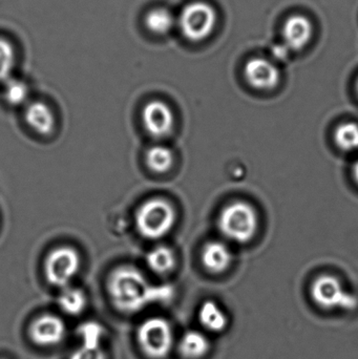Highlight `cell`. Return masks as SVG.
Returning <instances> with one entry per match:
<instances>
[{"label":"cell","instance_id":"obj_12","mask_svg":"<svg viewBox=\"0 0 358 359\" xmlns=\"http://www.w3.org/2000/svg\"><path fill=\"white\" fill-rule=\"evenodd\" d=\"M312 36V25L301 15L289 17L284 25V46L290 50H300L308 43Z\"/></svg>","mask_w":358,"mask_h":359},{"label":"cell","instance_id":"obj_16","mask_svg":"<svg viewBox=\"0 0 358 359\" xmlns=\"http://www.w3.org/2000/svg\"><path fill=\"white\" fill-rule=\"evenodd\" d=\"M210 343L199 331H188L180 341V352L187 359H200L209 351Z\"/></svg>","mask_w":358,"mask_h":359},{"label":"cell","instance_id":"obj_11","mask_svg":"<svg viewBox=\"0 0 358 359\" xmlns=\"http://www.w3.org/2000/svg\"><path fill=\"white\" fill-rule=\"evenodd\" d=\"M201 261L204 268L212 274H221L230 268L233 253L228 245L221 241H212L202 249Z\"/></svg>","mask_w":358,"mask_h":359},{"label":"cell","instance_id":"obj_4","mask_svg":"<svg viewBox=\"0 0 358 359\" xmlns=\"http://www.w3.org/2000/svg\"><path fill=\"white\" fill-rule=\"evenodd\" d=\"M310 295L315 305L324 310L353 311L358 307L357 295L349 292L338 278L330 274L315 278L310 287Z\"/></svg>","mask_w":358,"mask_h":359},{"label":"cell","instance_id":"obj_20","mask_svg":"<svg viewBox=\"0 0 358 359\" xmlns=\"http://www.w3.org/2000/svg\"><path fill=\"white\" fill-rule=\"evenodd\" d=\"M334 140L338 149L347 153L358 151V124L346 122L336 128Z\"/></svg>","mask_w":358,"mask_h":359},{"label":"cell","instance_id":"obj_24","mask_svg":"<svg viewBox=\"0 0 358 359\" xmlns=\"http://www.w3.org/2000/svg\"><path fill=\"white\" fill-rule=\"evenodd\" d=\"M69 359H105V354L101 348L90 349L81 347L76 350Z\"/></svg>","mask_w":358,"mask_h":359},{"label":"cell","instance_id":"obj_9","mask_svg":"<svg viewBox=\"0 0 358 359\" xmlns=\"http://www.w3.org/2000/svg\"><path fill=\"white\" fill-rule=\"evenodd\" d=\"M65 324L58 316L46 314L36 318L29 328V337L34 343L50 347L60 343L65 337Z\"/></svg>","mask_w":358,"mask_h":359},{"label":"cell","instance_id":"obj_1","mask_svg":"<svg viewBox=\"0 0 358 359\" xmlns=\"http://www.w3.org/2000/svg\"><path fill=\"white\" fill-rule=\"evenodd\" d=\"M109 295L120 311L134 313L155 302H164L172 297L170 287H153L144 274L134 266L116 268L109 278Z\"/></svg>","mask_w":358,"mask_h":359},{"label":"cell","instance_id":"obj_15","mask_svg":"<svg viewBox=\"0 0 358 359\" xmlns=\"http://www.w3.org/2000/svg\"><path fill=\"white\" fill-rule=\"evenodd\" d=\"M199 320L210 332H222L226 329L228 318L222 308L214 301H206L199 310Z\"/></svg>","mask_w":358,"mask_h":359},{"label":"cell","instance_id":"obj_18","mask_svg":"<svg viewBox=\"0 0 358 359\" xmlns=\"http://www.w3.org/2000/svg\"><path fill=\"white\" fill-rule=\"evenodd\" d=\"M61 310L69 316H79L85 309L88 299L81 289L76 287H65L58 297Z\"/></svg>","mask_w":358,"mask_h":359},{"label":"cell","instance_id":"obj_6","mask_svg":"<svg viewBox=\"0 0 358 359\" xmlns=\"http://www.w3.org/2000/svg\"><path fill=\"white\" fill-rule=\"evenodd\" d=\"M81 267L79 253L73 247L60 246L50 251L44 262L46 278L57 288L69 287Z\"/></svg>","mask_w":358,"mask_h":359},{"label":"cell","instance_id":"obj_23","mask_svg":"<svg viewBox=\"0 0 358 359\" xmlns=\"http://www.w3.org/2000/svg\"><path fill=\"white\" fill-rule=\"evenodd\" d=\"M14 65V48L8 40L0 38V82L10 79Z\"/></svg>","mask_w":358,"mask_h":359},{"label":"cell","instance_id":"obj_5","mask_svg":"<svg viewBox=\"0 0 358 359\" xmlns=\"http://www.w3.org/2000/svg\"><path fill=\"white\" fill-rule=\"evenodd\" d=\"M216 23V13L210 4L191 2L181 11L178 19L183 35L189 41L200 42L209 37Z\"/></svg>","mask_w":358,"mask_h":359},{"label":"cell","instance_id":"obj_25","mask_svg":"<svg viewBox=\"0 0 358 359\" xmlns=\"http://www.w3.org/2000/svg\"><path fill=\"white\" fill-rule=\"evenodd\" d=\"M288 48L285 46H275V55L280 58H285L286 55L288 53Z\"/></svg>","mask_w":358,"mask_h":359},{"label":"cell","instance_id":"obj_21","mask_svg":"<svg viewBox=\"0 0 358 359\" xmlns=\"http://www.w3.org/2000/svg\"><path fill=\"white\" fill-rule=\"evenodd\" d=\"M78 335L82 341V347L98 349L104 335V328L97 322L83 323L78 328Z\"/></svg>","mask_w":358,"mask_h":359},{"label":"cell","instance_id":"obj_22","mask_svg":"<svg viewBox=\"0 0 358 359\" xmlns=\"http://www.w3.org/2000/svg\"><path fill=\"white\" fill-rule=\"evenodd\" d=\"M29 90L27 83L18 79H8L6 82L4 96L6 102L13 107H19L29 98Z\"/></svg>","mask_w":358,"mask_h":359},{"label":"cell","instance_id":"obj_19","mask_svg":"<svg viewBox=\"0 0 358 359\" xmlns=\"http://www.w3.org/2000/svg\"><path fill=\"white\" fill-rule=\"evenodd\" d=\"M176 18L167 8H158L149 11L145 16V25L156 35H166L172 31Z\"/></svg>","mask_w":358,"mask_h":359},{"label":"cell","instance_id":"obj_17","mask_svg":"<svg viewBox=\"0 0 358 359\" xmlns=\"http://www.w3.org/2000/svg\"><path fill=\"white\" fill-rule=\"evenodd\" d=\"M174 156L170 147L155 145L146 151L145 162L147 168L156 174H166L174 165Z\"/></svg>","mask_w":358,"mask_h":359},{"label":"cell","instance_id":"obj_26","mask_svg":"<svg viewBox=\"0 0 358 359\" xmlns=\"http://www.w3.org/2000/svg\"><path fill=\"white\" fill-rule=\"evenodd\" d=\"M353 177H354L355 181L358 184V159L357 162H355L354 165H353Z\"/></svg>","mask_w":358,"mask_h":359},{"label":"cell","instance_id":"obj_8","mask_svg":"<svg viewBox=\"0 0 358 359\" xmlns=\"http://www.w3.org/2000/svg\"><path fill=\"white\" fill-rule=\"evenodd\" d=\"M141 117L145 130L153 138H165L174 130V113L163 101L153 100L147 103L143 107Z\"/></svg>","mask_w":358,"mask_h":359},{"label":"cell","instance_id":"obj_2","mask_svg":"<svg viewBox=\"0 0 358 359\" xmlns=\"http://www.w3.org/2000/svg\"><path fill=\"white\" fill-rule=\"evenodd\" d=\"M177 213L165 198H153L145 201L137 209L135 224L142 238L156 241L167 236L174 224Z\"/></svg>","mask_w":358,"mask_h":359},{"label":"cell","instance_id":"obj_27","mask_svg":"<svg viewBox=\"0 0 358 359\" xmlns=\"http://www.w3.org/2000/svg\"><path fill=\"white\" fill-rule=\"evenodd\" d=\"M357 93H358V81H357Z\"/></svg>","mask_w":358,"mask_h":359},{"label":"cell","instance_id":"obj_7","mask_svg":"<svg viewBox=\"0 0 358 359\" xmlns=\"http://www.w3.org/2000/svg\"><path fill=\"white\" fill-rule=\"evenodd\" d=\"M138 341L143 352L153 359H162L170 354L174 344V333L167 320L151 318L141 324Z\"/></svg>","mask_w":358,"mask_h":359},{"label":"cell","instance_id":"obj_10","mask_svg":"<svg viewBox=\"0 0 358 359\" xmlns=\"http://www.w3.org/2000/svg\"><path fill=\"white\" fill-rule=\"evenodd\" d=\"M244 75L252 88L260 90H273L281 78L277 67L264 58L248 60L244 67Z\"/></svg>","mask_w":358,"mask_h":359},{"label":"cell","instance_id":"obj_3","mask_svg":"<svg viewBox=\"0 0 358 359\" xmlns=\"http://www.w3.org/2000/svg\"><path fill=\"white\" fill-rule=\"evenodd\" d=\"M221 233L231 242L245 244L256 236L259 215L245 201H235L222 209L218 219Z\"/></svg>","mask_w":358,"mask_h":359},{"label":"cell","instance_id":"obj_13","mask_svg":"<svg viewBox=\"0 0 358 359\" xmlns=\"http://www.w3.org/2000/svg\"><path fill=\"white\" fill-rule=\"evenodd\" d=\"M25 119L29 128L40 136L52 134L56 124L52 109L41 101H34L27 105Z\"/></svg>","mask_w":358,"mask_h":359},{"label":"cell","instance_id":"obj_14","mask_svg":"<svg viewBox=\"0 0 358 359\" xmlns=\"http://www.w3.org/2000/svg\"><path fill=\"white\" fill-rule=\"evenodd\" d=\"M147 267L159 276H165L176 266V255L168 246H157L151 249L145 257Z\"/></svg>","mask_w":358,"mask_h":359}]
</instances>
